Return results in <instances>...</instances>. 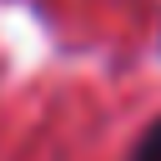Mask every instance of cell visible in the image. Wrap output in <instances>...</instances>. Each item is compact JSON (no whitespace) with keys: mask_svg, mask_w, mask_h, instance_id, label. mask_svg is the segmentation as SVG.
Instances as JSON below:
<instances>
[{"mask_svg":"<svg viewBox=\"0 0 161 161\" xmlns=\"http://www.w3.org/2000/svg\"><path fill=\"white\" fill-rule=\"evenodd\" d=\"M126 161H161V116L136 136V146H131V156Z\"/></svg>","mask_w":161,"mask_h":161,"instance_id":"1","label":"cell"}]
</instances>
